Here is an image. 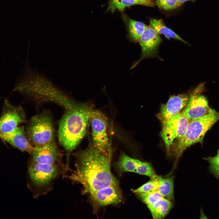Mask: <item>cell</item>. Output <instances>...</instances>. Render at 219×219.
I'll list each match as a JSON object with an SVG mask.
<instances>
[{"mask_svg":"<svg viewBox=\"0 0 219 219\" xmlns=\"http://www.w3.org/2000/svg\"><path fill=\"white\" fill-rule=\"evenodd\" d=\"M75 169L67 177L83 187L82 193L89 194L104 187L119 185L112 174L110 164L112 154L103 153L90 141L87 147L74 153Z\"/></svg>","mask_w":219,"mask_h":219,"instance_id":"1","label":"cell"},{"mask_svg":"<svg viewBox=\"0 0 219 219\" xmlns=\"http://www.w3.org/2000/svg\"><path fill=\"white\" fill-rule=\"evenodd\" d=\"M93 105L77 103L72 108L66 110L59 125V142L67 153V166L69 155L85 135L89 122Z\"/></svg>","mask_w":219,"mask_h":219,"instance_id":"2","label":"cell"},{"mask_svg":"<svg viewBox=\"0 0 219 219\" xmlns=\"http://www.w3.org/2000/svg\"><path fill=\"white\" fill-rule=\"evenodd\" d=\"M27 186L35 199L47 194L53 189L56 180L69 170L63 162L44 164L28 162Z\"/></svg>","mask_w":219,"mask_h":219,"instance_id":"3","label":"cell"},{"mask_svg":"<svg viewBox=\"0 0 219 219\" xmlns=\"http://www.w3.org/2000/svg\"><path fill=\"white\" fill-rule=\"evenodd\" d=\"M219 120V112L215 110L208 115L189 121L184 135L177 140L173 148L176 161L188 148L203 141L207 133Z\"/></svg>","mask_w":219,"mask_h":219,"instance_id":"4","label":"cell"},{"mask_svg":"<svg viewBox=\"0 0 219 219\" xmlns=\"http://www.w3.org/2000/svg\"><path fill=\"white\" fill-rule=\"evenodd\" d=\"M13 90L28 96L39 103H53L65 109L70 106L69 98L52 85H32L20 79Z\"/></svg>","mask_w":219,"mask_h":219,"instance_id":"5","label":"cell"},{"mask_svg":"<svg viewBox=\"0 0 219 219\" xmlns=\"http://www.w3.org/2000/svg\"><path fill=\"white\" fill-rule=\"evenodd\" d=\"M25 130L28 139L34 147L55 141L54 123L49 112L44 111L32 117Z\"/></svg>","mask_w":219,"mask_h":219,"instance_id":"6","label":"cell"},{"mask_svg":"<svg viewBox=\"0 0 219 219\" xmlns=\"http://www.w3.org/2000/svg\"><path fill=\"white\" fill-rule=\"evenodd\" d=\"M92 127V144L94 147L107 154H112L107 132V119L101 111L93 109L89 118Z\"/></svg>","mask_w":219,"mask_h":219,"instance_id":"7","label":"cell"},{"mask_svg":"<svg viewBox=\"0 0 219 219\" xmlns=\"http://www.w3.org/2000/svg\"><path fill=\"white\" fill-rule=\"evenodd\" d=\"M205 83L200 84L192 91L188 103L181 111L189 121L208 115L215 110L210 107L207 99L201 94L206 90Z\"/></svg>","mask_w":219,"mask_h":219,"instance_id":"8","label":"cell"},{"mask_svg":"<svg viewBox=\"0 0 219 219\" xmlns=\"http://www.w3.org/2000/svg\"><path fill=\"white\" fill-rule=\"evenodd\" d=\"M189 122L181 111L162 125L161 135L168 151L174 140L184 135Z\"/></svg>","mask_w":219,"mask_h":219,"instance_id":"9","label":"cell"},{"mask_svg":"<svg viewBox=\"0 0 219 219\" xmlns=\"http://www.w3.org/2000/svg\"><path fill=\"white\" fill-rule=\"evenodd\" d=\"M26 121L25 113L22 107L14 106L5 99L0 117V134L10 132L19 124Z\"/></svg>","mask_w":219,"mask_h":219,"instance_id":"10","label":"cell"},{"mask_svg":"<svg viewBox=\"0 0 219 219\" xmlns=\"http://www.w3.org/2000/svg\"><path fill=\"white\" fill-rule=\"evenodd\" d=\"M162 40L159 34L153 27L151 25L148 26L138 42L141 49V57L134 63L130 69L135 68L143 59L157 57L158 48Z\"/></svg>","mask_w":219,"mask_h":219,"instance_id":"11","label":"cell"},{"mask_svg":"<svg viewBox=\"0 0 219 219\" xmlns=\"http://www.w3.org/2000/svg\"><path fill=\"white\" fill-rule=\"evenodd\" d=\"M63 156L54 141L40 147H34L28 162L53 164L62 162Z\"/></svg>","mask_w":219,"mask_h":219,"instance_id":"12","label":"cell"},{"mask_svg":"<svg viewBox=\"0 0 219 219\" xmlns=\"http://www.w3.org/2000/svg\"><path fill=\"white\" fill-rule=\"evenodd\" d=\"M191 92L171 96L166 103L162 105L157 116L162 125L181 111L188 103Z\"/></svg>","mask_w":219,"mask_h":219,"instance_id":"13","label":"cell"},{"mask_svg":"<svg viewBox=\"0 0 219 219\" xmlns=\"http://www.w3.org/2000/svg\"><path fill=\"white\" fill-rule=\"evenodd\" d=\"M89 195L93 202L99 206L117 204L120 203L122 199L119 185L104 187Z\"/></svg>","mask_w":219,"mask_h":219,"instance_id":"14","label":"cell"},{"mask_svg":"<svg viewBox=\"0 0 219 219\" xmlns=\"http://www.w3.org/2000/svg\"><path fill=\"white\" fill-rule=\"evenodd\" d=\"M0 139L21 151L30 155L34 149V147L28 139L23 126L17 127L10 132L0 134Z\"/></svg>","mask_w":219,"mask_h":219,"instance_id":"15","label":"cell"},{"mask_svg":"<svg viewBox=\"0 0 219 219\" xmlns=\"http://www.w3.org/2000/svg\"><path fill=\"white\" fill-rule=\"evenodd\" d=\"M172 201L164 198L156 203L147 205L154 219L164 218L173 207Z\"/></svg>","mask_w":219,"mask_h":219,"instance_id":"16","label":"cell"},{"mask_svg":"<svg viewBox=\"0 0 219 219\" xmlns=\"http://www.w3.org/2000/svg\"><path fill=\"white\" fill-rule=\"evenodd\" d=\"M150 23L151 25L158 34L163 35L168 39L170 38H173L188 44V43L179 36L166 26L161 19H151L150 20Z\"/></svg>","mask_w":219,"mask_h":219,"instance_id":"17","label":"cell"},{"mask_svg":"<svg viewBox=\"0 0 219 219\" xmlns=\"http://www.w3.org/2000/svg\"><path fill=\"white\" fill-rule=\"evenodd\" d=\"M173 186L172 178H163L161 176L157 190L164 198L172 202L174 200Z\"/></svg>","mask_w":219,"mask_h":219,"instance_id":"18","label":"cell"},{"mask_svg":"<svg viewBox=\"0 0 219 219\" xmlns=\"http://www.w3.org/2000/svg\"><path fill=\"white\" fill-rule=\"evenodd\" d=\"M136 5L153 7L155 3L153 0H111L110 7L122 11L126 7Z\"/></svg>","mask_w":219,"mask_h":219,"instance_id":"19","label":"cell"},{"mask_svg":"<svg viewBox=\"0 0 219 219\" xmlns=\"http://www.w3.org/2000/svg\"><path fill=\"white\" fill-rule=\"evenodd\" d=\"M148 26L143 23L130 19L128 22L129 36L130 40L137 43Z\"/></svg>","mask_w":219,"mask_h":219,"instance_id":"20","label":"cell"},{"mask_svg":"<svg viewBox=\"0 0 219 219\" xmlns=\"http://www.w3.org/2000/svg\"><path fill=\"white\" fill-rule=\"evenodd\" d=\"M136 159L132 158L123 153L116 163L118 170L121 172H136Z\"/></svg>","mask_w":219,"mask_h":219,"instance_id":"21","label":"cell"},{"mask_svg":"<svg viewBox=\"0 0 219 219\" xmlns=\"http://www.w3.org/2000/svg\"><path fill=\"white\" fill-rule=\"evenodd\" d=\"M160 176L157 175L151 178L150 180L137 189L133 190V192L136 194L150 192L157 190L159 182Z\"/></svg>","mask_w":219,"mask_h":219,"instance_id":"22","label":"cell"},{"mask_svg":"<svg viewBox=\"0 0 219 219\" xmlns=\"http://www.w3.org/2000/svg\"><path fill=\"white\" fill-rule=\"evenodd\" d=\"M136 194L147 205L152 204L164 198L157 190Z\"/></svg>","mask_w":219,"mask_h":219,"instance_id":"23","label":"cell"},{"mask_svg":"<svg viewBox=\"0 0 219 219\" xmlns=\"http://www.w3.org/2000/svg\"><path fill=\"white\" fill-rule=\"evenodd\" d=\"M137 167L135 173L146 176L151 178L157 175L152 166L148 163L141 162L136 159Z\"/></svg>","mask_w":219,"mask_h":219,"instance_id":"24","label":"cell"},{"mask_svg":"<svg viewBox=\"0 0 219 219\" xmlns=\"http://www.w3.org/2000/svg\"><path fill=\"white\" fill-rule=\"evenodd\" d=\"M203 159L209 164L208 168L210 172L219 180V148L215 156H209Z\"/></svg>","mask_w":219,"mask_h":219,"instance_id":"25","label":"cell"},{"mask_svg":"<svg viewBox=\"0 0 219 219\" xmlns=\"http://www.w3.org/2000/svg\"><path fill=\"white\" fill-rule=\"evenodd\" d=\"M156 3L159 7L165 10L178 7L177 0H156Z\"/></svg>","mask_w":219,"mask_h":219,"instance_id":"26","label":"cell"},{"mask_svg":"<svg viewBox=\"0 0 219 219\" xmlns=\"http://www.w3.org/2000/svg\"><path fill=\"white\" fill-rule=\"evenodd\" d=\"M188 1H194L195 0H177L178 7L180 6L184 3Z\"/></svg>","mask_w":219,"mask_h":219,"instance_id":"27","label":"cell"}]
</instances>
